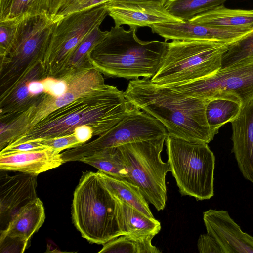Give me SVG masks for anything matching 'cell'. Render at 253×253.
Instances as JSON below:
<instances>
[{
	"label": "cell",
	"instance_id": "obj_11",
	"mask_svg": "<svg viewBox=\"0 0 253 253\" xmlns=\"http://www.w3.org/2000/svg\"><path fill=\"white\" fill-rule=\"evenodd\" d=\"M168 87L203 100L232 99L240 103L242 107L253 99V55L221 68L209 76Z\"/></svg>",
	"mask_w": 253,
	"mask_h": 253
},
{
	"label": "cell",
	"instance_id": "obj_15",
	"mask_svg": "<svg viewBox=\"0 0 253 253\" xmlns=\"http://www.w3.org/2000/svg\"><path fill=\"white\" fill-rule=\"evenodd\" d=\"M203 219L207 233L223 253H253V236L243 232L227 211L209 209L203 212Z\"/></svg>",
	"mask_w": 253,
	"mask_h": 253
},
{
	"label": "cell",
	"instance_id": "obj_18",
	"mask_svg": "<svg viewBox=\"0 0 253 253\" xmlns=\"http://www.w3.org/2000/svg\"><path fill=\"white\" fill-rule=\"evenodd\" d=\"M105 4L108 15L116 26L127 25L130 28L150 27L164 22L183 21L168 13L164 6L132 3Z\"/></svg>",
	"mask_w": 253,
	"mask_h": 253
},
{
	"label": "cell",
	"instance_id": "obj_36",
	"mask_svg": "<svg viewBox=\"0 0 253 253\" xmlns=\"http://www.w3.org/2000/svg\"><path fill=\"white\" fill-rule=\"evenodd\" d=\"M197 248L200 253H223L215 240L207 233L200 235Z\"/></svg>",
	"mask_w": 253,
	"mask_h": 253
},
{
	"label": "cell",
	"instance_id": "obj_13",
	"mask_svg": "<svg viewBox=\"0 0 253 253\" xmlns=\"http://www.w3.org/2000/svg\"><path fill=\"white\" fill-rule=\"evenodd\" d=\"M157 33L168 40H208L231 44L253 31V27L227 29L205 26L190 22H168L154 24L150 27Z\"/></svg>",
	"mask_w": 253,
	"mask_h": 253
},
{
	"label": "cell",
	"instance_id": "obj_10",
	"mask_svg": "<svg viewBox=\"0 0 253 253\" xmlns=\"http://www.w3.org/2000/svg\"><path fill=\"white\" fill-rule=\"evenodd\" d=\"M107 15L104 3L65 15L57 23L42 63L47 78L59 80L66 74L76 47Z\"/></svg>",
	"mask_w": 253,
	"mask_h": 253
},
{
	"label": "cell",
	"instance_id": "obj_21",
	"mask_svg": "<svg viewBox=\"0 0 253 253\" xmlns=\"http://www.w3.org/2000/svg\"><path fill=\"white\" fill-rule=\"evenodd\" d=\"M45 218L43 203L38 197L23 207L6 228L0 231V237L16 238L29 243L33 235L44 223Z\"/></svg>",
	"mask_w": 253,
	"mask_h": 253
},
{
	"label": "cell",
	"instance_id": "obj_26",
	"mask_svg": "<svg viewBox=\"0 0 253 253\" xmlns=\"http://www.w3.org/2000/svg\"><path fill=\"white\" fill-rule=\"evenodd\" d=\"M155 236L123 235L103 244L99 253H160V251L152 244Z\"/></svg>",
	"mask_w": 253,
	"mask_h": 253
},
{
	"label": "cell",
	"instance_id": "obj_34",
	"mask_svg": "<svg viewBox=\"0 0 253 253\" xmlns=\"http://www.w3.org/2000/svg\"><path fill=\"white\" fill-rule=\"evenodd\" d=\"M110 0H73L58 15L64 16L70 13L84 10L104 4Z\"/></svg>",
	"mask_w": 253,
	"mask_h": 253
},
{
	"label": "cell",
	"instance_id": "obj_25",
	"mask_svg": "<svg viewBox=\"0 0 253 253\" xmlns=\"http://www.w3.org/2000/svg\"><path fill=\"white\" fill-rule=\"evenodd\" d=\"M79 161L87 164L101 172L110 176L128 179V172L124 166L117 147L104 149L81 158Z\"/></svg>",
	"mask_w": 253,
	"mask_h": 253
},
{
	"label": "cell",
	"instance_id": "obj_28",
	"mask_svg": "<svg viewBox=\"0 0 253 253\" xmlns=\"http://www.w3.org/2000/svg\"><path fill=\"white\" fill-rule=\"evenodd\" d=\"M228 0H167L164 8L171 15L187 21L200 13L223 4Z\"/></svg>",
	"mask_w": 253,
	"mask_h": 253
},
{
	"label": "cell",
	"instance_id": "obj_33",
	"mask_svg": "<svg viewBox=\"0 0 253 253\" xmlns=\"http://www.w3.org/2000/svg\"><path fill=\"white\" fill-rule=\"evenodd\" d=\"M47 148H49L42 144L39 140H32L16 145H8L0 150V155L39 151Z\"/></svg>",
	"mask_w": 253,
	"mask_h": 253
},
{
	"label": "cell",
	"instance_id": "obj_12",
	"mask_svg": "<svg viewBox=\"0 0 253 253\" xmlns=\"http://www.w3.org/2000/svg\"><path fill=\"white\" fill-rule=\"evenodd\" d=\"M165 126L157 119L133 106L130 111L105 133L90 142L61 153L64 162L81 158L108 148L155 139L167 136Z\"/></svg>",
	"mask_w": 253,
	"mask_h": 253
},
{
	"label": "cell",
	"instance_id": "obj_24",
	"mask_svg": "<svg viewBox=\"0 0 253 253\" xmlns=\"http://www.w3.org/2000/svg\"><path fill=\"white\" fill-rule=\"evenodd\" d=\"M104 183L120 200L134 207L151 218H155L149 203L142 195L139 187L126 178L115 177L97 171Z\"/></svg>",
	"mask_w": 253,
	"mask_h": 253
},
{
	"label": "cell",
	"instance_id": "obj_31",
	"mask_svg": "<svg viewBox=\"0 0 253 253\" xmlns=\"http://www.w3.org/2000/svg\"><path fill=\"white\" fill-rule=\"evenodd\" d=\"M19 19L0 21V58L5 56L13 42Z\"/></svg>",
	"mask_w": 253,
	"mask_h": 253
},
{
	"label": "cell",
	"instance_id": "obj_19",
	"mask_svg": "<svg viewBox=\"0 0 253 253\" xmlns=\"http://www.w3.org/2000/svg\"><path fill=\"white\" fill-rule=\"evenodd\" d=\"M61 152L51 148L0 155V169L38 175L64 163Z\"/></svg>",
	"mask_w": 253,
	"mask_h": 253
},
{
	"label": "cell",
	"instance_id": "obj_17",
	"mask_svg": "<svg viewBox=\"0 0 253 253\" xmlns=\"http://www.w3.org/2000/svg\"><path fill=\"white\" fill-rule=\"evenodd\" d=\"M48 78L42 63L27 72L11 88L0 95V118L22 113L33 105L42 93L32 91V83Z\"/></svg>",
	"mask_w": 253,
	"mask_h": 253
},
{
	"label": "cell",
	"instance_id": "obj_5",
	"mask_svg": "<svg viewBox=\"0 0 253 253\" xmlns=\"http://www.w3.org/2000/svg\"><path fill=\"white\" fill-rule=\"evenodd\" d=\"M230 44L208 40H172L151 81L169 87L211 75L221 68Z\"/></svg>",
	"mask_w": 253,
	"mask_h": 253
},
{
	"label": "cell",
	"instance_id": "obj_2",
	"mask_svg": "<svg viewBox=\"0 0 253 253\" xmlns=\"http://www.w3.org/2000/svg\"><path fill=\"white\" fill-rule=\"evenodd\" d=\"M124 92L133 106L159 120L168 135L208 144L216 134L206 119L209 100L186 96L146 78L131 80Z\"/></svg>",
	"mask_w": 253,
	"mask_h": 253
},
{
	"label": "cell",
	"instance_id": "obj_27",
	"mask_svg": "<svg viewBox=\"0 0 253 253\" xmlns=\"http://www.w3.org/2000/svg\"><path fill=\"white\" fill-rule=\"evenodd\" d=\"M241 107L240 103L228 98L209 100L206 107V116L211 129L217 134L221 126L236 117Z\"/></svg>",
	"mask_w": 253,
	"mask_h": 253
},
{
	"label": "cell",
	"instance_id": "obj_9",
	"mask_svg": "<svg viewBox=\"0 0 253 253\" xmlns=\"http://www.w3.org/2000/svg\"><path fill=\"white\" fill-rule=\"evenodd\" d=\"M167 136L118 147L128 172V180L139 187L148 203L158 211L166 206V177L170 171L169 163L161 158Z\"/></svg>",
	"mask_w": 253,
	"mask_h": 253
},
{
	"label": "cell",
	"instance_id": "obj_29",
	"mask_svg": "<svg viewBox=\"0 0 253 253\" xmlns=\"http://www.w3.org/2000/svg\"><path fill=\"white\" fill-rule=\"evenodd\" d=\"M109 31H102L97 26L86 35L75 49L70 59L67 71L91 66L89 54L107 36Z\"/></svg>",
	"mask_w": 253,
	"mask_h": 253
},
{
	"label": "cell",
	"instance_id": "obj_4",
	"mask_svg": "<svg viewBox=\"0 0 253 253\" xmlns=\"http://www.w3.org/2000/svg\"><path fill=\"white\" fill-rule=\"evenodd\" d=\"M119 200L96 172H84L73 194V223L82 236L103 245L123 233L118 218Z\"/></svg>",
	"mask_w": 253,
	"mask_h": 253
},
{
	"label": "cell",
	"instance_id": "obj_8",
	"mask_svg": "<svg viewBox=\"0 0 253 253\" xmlns=\"http://www.w3.org/2000/svg\"><path fill=\"white\" fill-rule=\"evenodd\" d=\"M165 143L167 162L181 195L200 201L212 197L215 158L208 144L169 135Z\"/></svg>",
	"mask_w": 253,
	"mask_h": 253
},
{
	"label": "cell",
	"instance_id": "obj_20",
	"mask_svg": "<svg viewBox=\"0 0 253 253\" xmlns=\"http://www.w3.org/2000/svg\"><path fill=\"white\" fill-rule=\"evenodd\" d=\"M73 0H0V21L46 14L57 16Z\"/></svg>",
	"mask_w": 253,
	"mask_h": 253
},
{
	"label": "cell",
	"instance_id": "obj_14",
	"mask_svg": "<svg viewBox=\"0 0 253 253\" xmlns=\"http://www.w3.org/2000/svg\"><path fill=\"white\" fill-rule=\"evenodd\" d=\"M0 171V217L3 230L23 207L38 198L37 175L23 172L10 175Z\"/></svg>",
	"mask_w": 253,
	"mask_h": 253
},
{
	"label": "cell",
	"instance_id": "obj_37",
	"mask_svg": "<svg viewBox=\"0 0 253 253\" xmlns=\"http://www.w3.org/2000/svg\"><path fill=\"white\" fill-rule=\"evenodd\" d=\"M167 0H110L106 4L132 3L164 6Z\"/></svg>",
	"mask_w": 253,
	"mask_h": 253
},
{
	"label": "cell",
	"instance_id": "obj_16",
	"mask_svg": "<svg viewBox=\"0 0 253 253\" xmlns=\"http://www.w3.org/2000/svg\"><path fill=\"white\" fill-rule=\"evenodd\" d=\"M232 152L243 177L253 184V99L231 122Z\"/></svg>",
	"mask_w": 253,
	"mask_h": 253
},
{
	"label": "cell",
	"instance_id": "obj_3",
	"mask_svg": "<svg viewBox=\"0 0 253 253\" xmlns=\"http://www.w3.org/2000/svg\"><path fill=\"white\" fill-rule=\"evenodd\" d=\"M137 30L136 27L126 30L122 26L112 27L89 53L91 66L108 77L151 79L158 68L167 42L141 41Z\"/></svg>",
	"mask_w": 253,
	"mask_h": 253
},
{
	"label": "cell",
	"instance_id": "obj_35",
	"mask_svg": "<svg viewBox=\"0 0 253 253\" xmlns=\"http://www.w3.org/2000/svg\"><path fill=\"white\" fill-rule=\"evenodd\" d=\"M0 253H23L29 243L16 238L0 237Z\"/></svg>",
	"mask_w": 253,
	"mask_h": 253
},
{
	"label": "cell",
	"instance_id": "obj_30",
	"mask_svg": "<svg viewBox=\"0 0 253 253\" xmlns=\"http://www.w3.org/2000/svg\"><path fill=\"white\" fill-rule=\"evenodd\" d=\"M253 55V31L229 45L223 54L221 68L231 66Z\"/></svg>",
	"mask_w": 253,
	"mask_h": 253
},
{
	"label": "cell",
	"instance_id": "obj_7",
	"mask_svg": "<svg viewBox=\"0 0 253 253\" xmlns=\"http://www.w3.org/2000/svg\"><path fill=\"white\" fill-rule=\"evenodd\" d=\"M63 17L43 14L19 19L12 46L5 56L0 58V94L42 63L54 28Z\"/></svg>",
	"mask_w": 253,
	"mask_h": 253
},
{
	"label": "cell",
	"instance_id": "obj_32",
	"mask_svg": "<svg viewBox=\"0 0 253 253\" xmlns=\"http://www.w3.org/2000/svg\"><path fill=\"white\" fill-rule=\"evenodd\" d=\"M42 144L47 147L61 152L63 150L74 148L83 144L77 135L73 134L48 139H39Z\"/></svg>",
	"mask_w": 253,
	"mask_h": 253
},
{
	"label": "cell",
	"instance_id": "obj_22",
	"mask_svg": "<svg viewBox=\"0 0 253 253\" xmlns=\"http://www.w3.org/2000/svg\"><path fill=\"white\" fill-rule=\"evenodd\" d=\"M188 21L205 26L227 29L253 27V9L228 8L223 4L198 14Z\"/></svg>",
	"mask_w": 253,
	"mask_h": 253
},
{
	"label": "cell",
	"instance_id": "obj_23",
	"mask_svg": "<svg viewBox=\"0 0 253 253\" xmlns=\"http://www.w3.org/2000/svg\"><path fill=\"white\" fill-rule=\"evenodd\" d=\"M119 200L118 218L123 235H156L161 230V223L151 218L126 202Z\"/></svg>",
	"mask_w": 253,
	"mask_h": 253
},
{
	"label": "cell",
	"instance_id": "obj_6",
	"mask_svg": "<svg viewBox=\"0 0 253 253\" xmlns=\"http://www.w3.org/2000/svg\"><path fill=\"white\" fill-rule=\"evenodd\" d=\"M59 80L65 85L62 93L46 90L24 112L0 119V150L57 109L106 85L102 74L92 66L69 70Z\"/></svg>",
	"mask_w": 253,
	"mask_h": 253
},
{
	"label": "cell",
	"instance_id": "obj_1",
	"mask_svg": "<svg viewBox=\"0 0 253 253\" xmlns=\"http://www.w3.org/2000/svg\"><path fill=\"white\" fill-rule=\"evenodd\" d=\"M133 107L123 91L106 84L57 109L9 145L70 135L82 126L89 127L93 136H99L112 128Z\"/></svg>",
	"mask_w": 253,
	"mask_h": 253
}]
</instances>
